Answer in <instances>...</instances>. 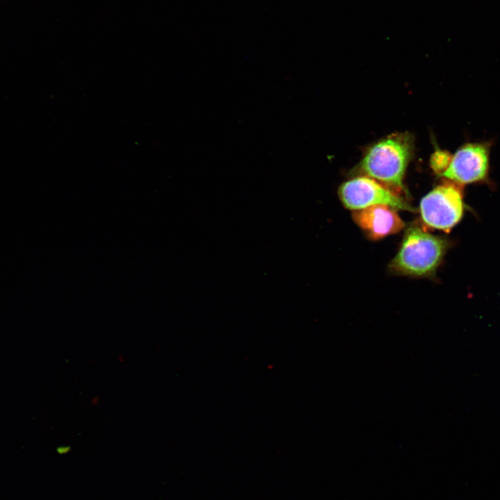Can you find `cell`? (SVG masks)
I'll use <instances>...</instances> for the list:
<instances>
[{
    "instance_id": "obj_2",
    "label": "cell",
    "mask_w": 500,
    "mask_h": 500,
    "mask_svg": "<svg viewBox=\"0 0 500 500\" xmlns=\"http://www.w3.org/2000/svg\"><path fill=\"white\" fill-rule=\"evenodd\" d=\"M449 247V241L418 226L409 227L401 247L389 265L395 274L417 277L433 276Z\"/></svg>"
},
{
    "instance_id": "obj_7",
    "label": "cell",
    "mask_w": 500,
    "mask_h": 500,
    "mask_svg": "<svg viewBox=\"0 0 500 500\" xmlns=\"http://www.w3.org/2000/svg\"><path fill=\"white\" fill-rule=\"evenodd\" d=\"M451 156L449 152L442 150L433 153L431 159V165L436 174L441 175L443 173L449 163Z\"/></svg>"
},
{
    "instance_id": "obj_3",
    "label": "cell",
    "mask_w": 500,
    "mask_h": 500,
    "mask_svg": "<svg viewBox=\"0 0 500 500\" xmlns=\"http://www.w3.org/2000/svg\"><path fill=\"white\" fill-rule=\"evenodd\" d=\"M419 210L427 226L449 233L464 212L460 185L449 181L437 186L422 198Z\"/></svg>"
},
{
    "instance_id": "obj_6",
    "label": "cell",
    "mask_w": 500,
    "mask_h": 500,
    "mask_svg": "<svg viewBox=\"0 0 500 500\" xmlns=\"http://www.w3.org/2000/svg\"><path fill=\"white\" fill-rule=\"evenodd\" d=\"M354 222L368 238L378 240L401 231L405 224L392 207L376 205L352 212Z\"/></svg>"
},
{
    "instance_id": "obj_4",
    "label": "cell",
    "mask_w": 500,
    "mask_h": 500,
    "mask_svg": "<svg viewBox=\"0 0 500 500\" xmlns=\"http://www.w3.org/2000/svg\"><path fill=\"white\" fill-rule=\"evenodd\" d=\"M339 197L343 205L353 210L376 205H385L398 210H413L412 206L399 194L365 176L342 183L339 188Z\"/></svg>"
},
{
    "instance_id": "obj_5",
    "label": "cell",
    "mask_w": 500,
    "mask_h": 500,
    "mask_svg": "<svg viewBox=\"0 0 500 500\" xmlns=\"http://www.w3.org/2000/svg\"><path fill=\"white\" fill-rule=\"evenodd\" d=\"M490 147L484 142H469L461 146L440 175L459 185L484 181L488 175Z\"/></svg>"
},
{
    "instance_id": "obj_1",
    "label": "cell",
    "mask_w": 500,
    "mask_h": 500,
    "mask_svg": "<svg viewBox=\"0 0 500 500\" xmlns=\"http://www.w3.org/2000/svg\"><path fill=\"white\" fill-rule=\"evenodd\" d=\"M414 150V139L408 133H392L371 146L364 155L358 171L399 194Z\"/></svg>"
}]
</instances>
